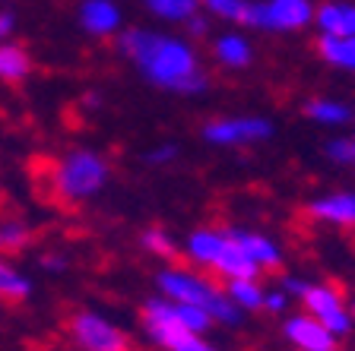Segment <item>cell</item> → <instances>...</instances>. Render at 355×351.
I'll list each match as a JSON object with an SVG mask.
<instances>
[{
  "label": "cell",
  "mask_w": 355,
  "mask_h": 351,
  "mask_svg": "<svg viewBox=\"0 0 355 351\" xmlns=\"http://www.w3.org/2000/svg\"><path fill=\"white\" fill-rule=\"evenodd\" d=\"M118 48L140 70L143 80L159 89L191 96V92H200L207 86V76L197 66V54L181 38L153 29H121Z\"/></svg>",
  "instance_id": "1"
},
{
  "label": "cell",
  "mask_w": 355,
  "mask_h": 351,
  "mask_svg": "<svg viewBox=\"0 0 355 351\" xmlns=\"http://www.w3.org/2000/svg\"><path fill=\"white\" fill-rule=\"evenodd\" d=\"M111 181V161L92 146H73L67 149L51 165V193L64 206H83L96 199Z\"/></svg>",
  "instance_id": "2"
},
{
  "label": "cell",
  "mask_w": 355,
  "mask_h": 351,
  "mask_svg": "<svg viewBox=\"0 0 355 351\" xmlns=\"http://www.w3.org/2000/svg\"><path fill=\"white\" fill-rule=\"evenodd\" d=\"M155 285H159L162 298L175 300V304L200 307L203 314H209V320H219V323L238 320V310L232 307V298H225L213 282L193 276V272H187V269H162L155 276Z\"/></svg>",
  "instance_id": "3"
},
{
  "label": "cell",
  "mask_w": 355,
  "mask_h": 351,
  "mask_svg": "<svg viewBox=\"0 0 355 351\" xmlns=\"http://www.w3.org/2000/svg\"><path fill=\"white\" fill-rule=\"evenodd\" d=\"M143 330L165 351H216L213 345H207L197 332H191L181 323L168 298H153L143 304Z\"/></svg>",
  "instance_id": "4"
},
{
  "label": "cell",
  "mask_w": 355,
  "mask_h": 351,
  "mask_svg": "<svg viewBox=\"0 0 355 351\" xmlns=\"http://www.w3.org/2000/svg\"><path fill=\"white\" fill-rule=\"evenodd\" d=\"M70 339L83 351H127L124 330L96 310H76L70 316Z\"/></svg>",
  "instance_id": "5"
},
{
  "label": "cell",
  "mask_w": 355,
  "mask_h": 351,
  "mask_svg": "<svg viewBox=\"0 0 355 351\" xmlns=\"http://www.w3.org/2000/svg\"><path fill=\"white\" fill-rule=\"evenodd\" d=\"M121 7L114 0H80L76 3V26L89 38H111L121 35Z\"/></svg>",
  "instance_id": "6"
},
{
  "label": "cell",
  "mask_w": 355,
  "mask_h": 351,
  "mask_svg": "<svg viewBox=\"0 0 355 351\" xmlns=\"http://www.w3.org/2000/svg\"><path fill=\"white\" fill-rule=\"evenodd\" d=\"M302 300L308 314L327 326L330 332H346L349 330V314L343 307V298L333 288H304L302 291Z\"/></svg>",
  "instance_id": "7"
},
{
  "label": "cell",
  "mask_w": 355,
  "mask_h": 351,
  "mask_svg": "<svg viewBox=\"0 0 355 351\" xmlns=\"http://www.w3.org/2000/svg\"><path fill=\"white\" fill-rule=\"evenodd\" d=\"M270 136V124L266 120H254V117H238V120H213L203 127V139L216 143V146H235V143H251V139Z\"/></svg>",
  "instance_id": "8"
},
{
  "label": "cell",
  "mask_w": 355,
  "mask_h": 351,
  "mask_svg": "<svg viewBox=\"0 0 355 351\" xmlns=\"http://www.w3.org/2000/svg\"><path fill=\"white\" fill-rule=\"evenodd\" d=\"M286 336L302 351H336L333 332L327 326H320L314 316H292L286 323Z\"/></svg>",
  "instance_id": "9"
},
{
  "label": "cell",
  "mask_w": 355,
  "mask_h": 351,
  "mask_svg": "<svg viewBox=\"0 0 355 351\" xmlns=\"http://www.w3.org/2000/svg\"><path fill=\"white\" fill-rule=\"evenodd\" d=\"M311 13L308 0H270L263 3V29H302Z\"/></svg>",
  "instance_id": "10"
},
{
  "label": "cell",
  "mask_w": 355,
  "mask_h": 351,
  "mask_svg": "<svg viewBox=\"0 0 355 351\" xmlns=\"http://www.w3.org/2000/svg\"><path fill=\"white\" fill-rule=\"evenodd\" d=\"M35 70L29 48H22L19 42H0V82L7 86H19L26 82Z\"/></svg>",
  "instance_id": "11"
},
{
  "label": "cell",
  "mask_w": 355,
  "mask_h": 351,
  "mask_svg": "<svg viewBox=\"0 0 355 351\" xmlns=\"http://www.w3.org/2000/svg\"><path fill=\"white\" fill-rule=\"evenodd\" d=\"M35 291V282L29 278V272L19 269V266L10 260V256L0 253V300L7 304H26Z\"/></svg>",
  "instance_id": "12"
},
{
  "label": "cell",
  "mask_w": 355,
  "mask_h": 351,
  "mask_svg": "<svg viewBox=\"0 0 355 351\" xmlns=\"http://www.w3.org/2000/svg\"><path fill=\"white\" fill-rule=\"evenodd\" d=\"M225 237H229V231H225ZM213 269L219 272L222 278H235V282H251V278H257L260 266L254 263L251 256L244 253V250L229 237V241H225V247H222V253H219V260L213 263Z\"/></svg>",
  "instance_id": "13"
},
{
  "label": "cell",
  "mask_w": 355,
  "mask_h": 351,
  "mask_svg": "<svg viewBox=\"0 0 355 351\" xmlns=\"http://www.w3.org/2000/svg\"><path fill=\"white\" fill-rule=\"evenodd\" d=\"M225 234H219V231H209V228H200V231H193L191 237H187V256H191L193 263H200V266H209L213 269V263L219 260V253H222V247H225Z\"/></svg>",
  "instance_id": "14"
},
{
  "label": "cell",
  "mask_w": 355,
  "mask_h": 351,
  "mask_svg": "<svg viewBox=\"0 0 355 351\" xmlns=\"http://www.w3.org/2000/svg\"><path fill=\"white\" fill-rule=\"evenodd\" d=\"M311 215L336 222V225H355V193H336V197L318 199V203H311Z\"/></svg>",
  "instance_id": "15"
},
{
  "label": "cell",
  "mask_w": 355,
  "mask_h": 351,
  "mask_svg": "<svg viewBox=\"0 0 355 351\" xmlns=\"http://www.w3.org/2000/svg\"><path fill=\"white\" fill-rule=\"evenodd\" d=\"M229 237L251 256L260 269H276L279 266V250L266 241L263 234H248V231H229Z\"/></svg>",
  "instance_id": "16"
},
{
  "label": "cell",
  "mask_w": 355,
  "mask_h": 351,
  "mask_svg": "<svg viewBox=\"0 0 355 351\" xmlns=\"http://www.w3.org/2000/svg\"><path fill=\"white\" fill-rule=\"evenodd\" d=\"M318 26L327 35L336 38L355 35V7H349V3H324L318 10Z\"/></svg>",
  "instance_id": "17"
},
{
  "label": "cell",
  "mask_w": 355,
  "mask_h": 351,
  "mask_svg": "<svg viewBox=\"0 0 355 351\" xmlns=\"http://www.w3.org/2000/svg\"><path fill=\"white\" fill-rule=\"evenodd\" d=\"M35 241V228L26 219H0V253H22Z\"/></svg>",
  "instance_id": "18"
},
{
  "label": "cell",
  "mask_w": 355,
  "mask_h": 351,
  "mask_svg": "<svg viewBox=\"0 0 355 351\" xmlns=\"http://www.w3.org/2000/svg\"><path fill=\"white\" fill-rule=\"evenodd\" d=\"M318 51H320V57L330 60V64L355 70V35H346V38L324 35L318 42Z\"/></svg>",
  "instance_id": "19"
},
{
  "label": "cell",
  "mask_w": 355,
  "mask_h": 351,
  "mask_svg": "<svg viewBox=\"0 0 355 351\" xmlns=\"http://www.w3.org/2000/svg\"><path fill=\"white\" fill-rule=\"evenodd\" d=\"M143 3L149 13L165 22H187L197 16V0H143Z\"/></svg>",
  "instance_id": "20"
},
{
  "label": "cell",
  "mask_w": 355,
  "mask_h": 351,
  "mask_svg": "<svg viewBox=\"0 0 355 351\" xmlns=\"http://www.w3.org/2000/svg\"><path fill=\"white\" fill-rule=\"evenodd\" d=\"M216 57L222 60L225 66H244L248 60H251V48H248V42L238 35H225L216 42Z\"/></svg>",
  "instance_id": "21"
},
{
  "label": "cell",
  "mask_w": 355,
  "mask_h": 351,
  "mask_svg": "<svg viewBox=\"0 0 355 351\" xmlns=\"http://www.w3.org/2000/svg\"><path fill=\"white\" fill-rule=\"evenodd\" d=\"M140 244L146 253L153 256H162V260H175L178 256V244L168 237V231L165 228H146V231L140 234Z\"/></svg>",
  "instance_id": "22"
},
{
  "label": "cell",
  "mask_w": 355,
  "mask_h": 351,
  "mask_svg": "<svg viewBox=\"0 0 355 351\" xmlns=\"http://www.w3.org/2000/svg\"><path fill=\"white\" fill-rule=\"evenodd\" d=\"M308 114L314 117V120H324V124H346L349 117H352V111L340 102H311Z\"/></svg>",
  "instance_id": "23"
},
{
  "label": "cell",
  "mask_w": 355,
  "mask_h": 351,
  "mask_svg": "<svg viewBox=\"0 0 355 351\" xmlns=\"http://www.w3.org/2000/svg\"><path fill=\"white\" fill-rule=\"evenodd\" d=\"M229 298L241 307H260L263 304V294H260L257 282H232L229 285Z\"/></svg>",
  "instance_id": "24"
},
{
  "label": "cell",
  "mask_w": 355,
  "mask_h": 351,
  "mask_svg": "<svg viewBox=\"0 0 355 351\" xmlns=\"http://www.w3.org/2000/svg\"><path fill=\"white\" fill-rule=\"evenodd\" d=\"M171 304H175V300H171ZM175 310H178V316H181V323H184L187 330L191 332H203V330H209V314H203V310L200 307H191V304H175Z\"/></svg>",
  "instance_id": "25"
},
{
  "label": "cell",
  "mask_w": 355,
  "mask_h": 351,
  "mask_svg": "<svg viewBox=\"0 0 355 351\" xmlns=\"http://www.w3.org/2000/svg\"><path fill=\"white\" fill-rule=\"evenodd\" d=\"M16 29H19V16H16V10L3 7L0 10V42H13Z\"/></svg>",
  "instance_id": "26"
},
{
  "label": "cell",
  "mask_w": 355,
  "mask_h": 351,
  "mask_svg": "<svg viewBox=\"0 0 355 351\" xmlns=\"http://www.w3.org/2000/svg\"><path fill=\"white\" fill-rule=\"evenodd\" d=\"M327 152H330L336 161H355V143H349V139H336V143L327 146Z\"/></svg>",
  "instance_id": "27"
},
{
  "label": "cell",
  "mask_w": 355,
  "mask_h": 351,
  "mask_svg": "<svg viewBox=\"0 0 355 351\" xmlns=\"http://www.w3.org/2000/svg\"><path fill=\"white\" fill-rule=\"evenodd\" d=\"M175 155H178L175 146H159V149H149L146 161H149V165H165V161H171Z\"/></svg>",
  "instance_id": "28"
},
{
  "label": "cell",
  "mask_w": 355,
  "mask_h": 351,
  "mask_svg": "<svg viewBox=\"0 0 355 351\" xmlns=\"http://www.w3.org/2000/svg\"><path fill=\"white\" fill-rule=\"evenodd\" d=\"M67 266H70V260H67L64 253H48V256H42V269H44V272H64Z\"/></svg>",
  "instance_id": "29"
},
{
  "label": "cell",
  "mask_w": 355,
  "mask_h": 351,
  "mask_svg": "<svg viewBox=\"0 0 355 351\" xmlns=\"http://www.w3.org/2000/svg\"><path fill=\"white\" fill-rule=\"evenodd\" d=\"M80 105H83L86 111H96L98 105H102V96H98V92H86V96L80 98Z\"/></svg>",
  "instance_id": "30"
},
{
  "label": "cell",
  "mask_w": 355,
  "mask_h": 351,
  "mask_svg": "<svg viewBox=\"0 0 355 351\" xmlns=\"http://www.w3.org/2000/svg\"><path fill=\"white\" fill-rule=\"evenodd\" d=\"M266 307H270V310H282V307H286V298H282V294H270V298H266Z\"/></svg>",
  "instance_id": "31"
},
{
  "label": "cell",
  "mask_w": 355,
  "mask_h": 351,
  "mask_svg": "<svg viewBox=\"0 0 355 351\" xmlns=\"http://www.w3.org/2000/svg\"><path fill=\"white\" fill-rule=\"evenodd\" d=\"M197 3H207L209 10H216V7H219V3H225V0H197Z\"/></svg>",
  "instance_id": "32"
}]
</instances>
